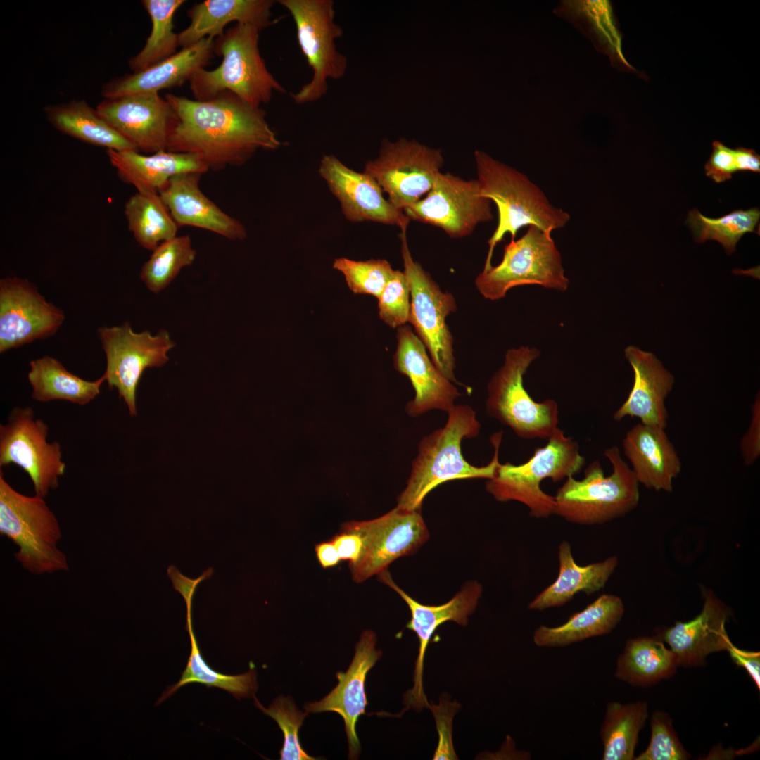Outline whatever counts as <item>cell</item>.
Returning <instances> with one entry per match:
<instances>
[{
    "label": "cell",
    "instance_id": "cell-21",
    "mask_svg": "<svg viewBox=\"0 0 760 760\" xmlns=\"http://www.w3.org/2000/svg\"><path fill=\"white\" fill-rule=\"evenodd\" d=\"M397 340L394 368L409 378L415 391L406 413L416 417L433 410L450 411L461 393L429 358L424 343L407 324L398 327Z\"/></svg>",
    "mask_w": 760,
    "mask_h": 760
},
{
    "label": "cell",
    "instance_id": "cell-22",
    "mask_svg": "<svg viewBox=\"0 0 760 760\" xmlns=\"http://www.w3.org/2000/svg\"><path fill=\"white\" fill-rule=\"evenodd\" d=\"M376 633L372 630L364 631L355 647V655L348 669L346 672L336 673V686L321 700L305 705L308 713L334 711L343 718L349 759H357L360 754L356 724L359 717L365 713L367 704V675L382 654L381 651L376 649Z\"/></svg>",
    "mask_w": 760,
    "mask_h": 760
},
{
    "label": "cell",
    "instance_id": "cell-40",
    "mask_svg": "<svg viewBox=\"0 0 760 760\" xmlns=\"http://www.w3.org/2000/svg\"><path fill=\"white\" fill-rule=\"evenodd\" d=\"M189 236H175L159 244L143 265L140 279L148 290L158 293L177 276L180 270L191 265L196 258Z\"/></svg>",
    "mask_w": 760,
    "mask_h": 760
},
{
    "label": "cell",
    "instance_id": "cell-12",
    "mask_svg": "<svg viewBox=\"0 0 760 760\" xmlns=\"http://www.w3.org/2000/svg\"><path fill=\"white\" fill-rule=\"evenodd\" d=\"M443 163L441 150L414 139H384L379 156L367 162L364 172L388 194V201L404 212L430 191Z\"/></svg>",
    "mask_w": 760,
    "mask_h": 760
},
{
    "label": "cell",
    "instance_id": "cell-51",
    "mask_svg": "<svg viewBox=\"0 0 760 760\" xmlns=\"http://www.w3.org/2000/svg\"><path fill=\"white\" fill-rule=\"evenodd\" d=\"M734 152L738 171L760 172V156L754 150L738 146Z\"/></svg>",
    "mask_w": 760,
    "mask_h": 760
},
{
    "label": "cell",
    "instance_id": "cell-47",
    "mask_svg": "<svg viewBox=\"0 0 760 760\" xmlns=\"http://www.w3.org/2000/svg\"><path fill=\"white\" fill-rule=\"evenodd\" d=\"M749 426L741 438L740 451L745 466L753 464L760 455V400L756 398L752 406Z\"/></svg>",
    "mask_w": 760,
    "mask_h": 760
},
{
    "label": "cell",
    "instance_id": "cell-11",
    "mask_svg": "<svg viewBox=\"0 0 760 760\" xmlns=\"http://www.w3.org/2000/svg\"><path fill=\"white\" fill-rule=\"evenodd\" d=\"M407 229H401V254L404 272L410 289L409 322L425 345L436 367L453 384L457 383L454 371L453 338L445 322L446 317L457 309L453 296L443 292L419 263L414 261L408 248Z\"/></svg>",
    "mask_w": 760,
    "mask_h": 760
},
{
    "label": "cell",
    "instance_id": "cell-9",
    "mask_svg": "<svg viewBox=\"0 0 760 760\" xmlns=\"http://www.w3.org/2000/svg\"><path fill=\"white\" fill-rule=\"evenodd\" d=\"M295 23L300 48L312 70V78L298 91L291 94L298 105L315 102L328 91L329 80L343 78L348 58L341 53L336 41L343 30L335 22L333 0H279Z\"/></svg>",
    "mask_w": 760,
    "mask_h": 760
},
{
    "label": "cell",
    "instance_id": "cell-37",
    "mask_svg": "<svg viewBox=\"0 0 760 760\" xmlns=\"http://www.w3.org/2000/svg\"><path fill=\"white\" fill-rule=\"evenodd\" d=\"M129 230L143 248L153 251L160 242L176 236L178 226L160 194L137 191L125 205Z\"/></svg>",
    "mask_w": 760,
    "mask_h": 760
},
{
    "label": "cell",
    "instance_id": "cell-14",
    "mask_svg": "<svg viewBox=\"0 0 760 760\" xmlns=\"http://www.w3.org/2000/svg\"><path fill=\"white\" fill-rule=\"evenodd\" d=\"M97 333L106 357L104 374L108 387L118 390L130 415L136 416V390L143 372L165 365L175 343L165 330L156 335L148 331L137 333L127 322L100 327Z\"/></svg>",
    "mask_w": 760,
    "mask_h": 760
},
{
    "label": "cell",
    "instance_id": "cell-31",
    "mask_svg": "<svg viewBox=\"0 0 760 760\" xmlns=\"http://www.w3.org/2000/svg\"><path fill=\"white\" fill-rule=\"evenodd\" d=\"M625 608L621 597L604 594L583 609L572 614L563 624L540 625L533 634L540 647H566L587 639L612 633L621 622Z\"/></svg>",
    "mask_w": 760,
    "mask_h": 760
},
{
    "label": "cell",
    "instance_id": "cell-16",
    "mask_svg": "<svg viewBox=\"0 0 760 760\" xmlns=\"http://www.w3.org/2000/svg\"><path fill=\"white\" fill-rule=\"evenodd\" d=\"M490 203L476 179L441 172L426 196L404 213L410 220L441 228L450 237L462 238L493 218Z\"/></svg>",
    "mask_w": 760,
    "mask_h": 760
},
{
    "label": "cell",
    "instance_id": "cell-33",
    "mask_svg": "<svg viewBox=\"0 0 760 760\" xmlns=\"http://www.w3.org/2000/svg\"><path fill=\"white\" fill-rule=\"evenodd\" d=\"M32 388L31 397L39 402L66 400L85 405L101 392L106 381L105 374L95 381H87L69 372L57 359L49 355L30 362L27 374Z\"/></svg>",
    "mask_w": 760,
    "mask_h": 760
},
{
    "label": "cell",
    "instance_id": "cell-2",
    "mask_svg": "<svg viewBox=\"0 0 760 760\" xmlns=\"http://www.w3.org/2000/svg\"><path fill=\"white\" fill-rule=\"evenodd\" d=\"M445 424L424 436L418 452L412 462L406 486L398 497L397 506L408 509H421L425 497L439 485L453 480L492 479L499 462V449L503 432L490 436L494 455L485 466L469 464L462 452L464 438L477 437L481 424L476 412L467 405H455L448 412Z\"/></svg>",
    "mask_w": 760,
    "mask_h": 760
},
{
    "label": "cell",
    "instance_id": "cell-7",
    "mask_svg": "<svg viewBox=\"0 0 760 760\" xmlns=\"http://www.w3.org/2000/svg\"><path fill=\"white\" fill-rule=\"evenodd\" d=\"M0 532L16 544L14 557L36 575L67 571L65 555L57 546L61 538L58 521L44 498L15 490L0 471Z\"/></svg>",
    "mask_w": 760,
    "mask_h": 760
},
{
    "label": "cell",
    "instance_id": "cell-20",
    "mask_svg": "<svg viewBox=\"0 0 760 760\" xmlns=\"http://www.w3.org/2000/svg\"><path fill=\"white\" fill-rule=\"evenodd\" d=\"M319 172L349 221H372L407 229L410 220L384 198L379 185L366 172L348 167L334 155L322 157Z\"/></svg>",
    "mask_w": 760,
    "mask_h": 760
},
{
    "label": "cell",
    "instance_id": "cell-44",
    "mask_svg": "<svg viewBox=\"0 0 760 760\" xmlns=\"http://www.w3.org/2000/svg\"><path fill=\"white\" fill-rule=\"evenodd\" d=\"M410 289L404 272L394 270L378 298L381 319L392 328H398L409 322Z\"/></svg>",
    "mask_w": 760,
    "mask_h": 760
},
{
    "label": "cell",
    "instance_id": "cell-15",
    "mask_svg": "<svg viewBox=\"0 0 760 760\" xmlns=\"http://www.w3.org/2000/svg\"><path fill=\"white\" fill-rule=\"evenodd\" d=\"M342 526L356 531L363 542L360 559L348 566L353 581L358 583L387 570L399 557L415 553L429 538L421 509L398 506L378 518Z\"/></svg>",
    "mask_w": 760,
    "mask_h": 760
},
{
    "label": "cell",
    "instance_id": "cell-52",
    "mask_svg": "<svg viewBox=\"0 0 760 760\" xmlns=\"http://www.w3.org/2000/svg\"><path fill=\"white\" fill-rule=\"evenodd\" d=\"M315 550L317 560L324 569L335 566L341 561L336 547L331 540L317 544Z\"/></svg>",
    "mask_w": 760,
    "mask_h": 760
},
{
    "label": "cell",
    "instance_id": "cell-25",
    "mask_svg": "<svg viewBox=\"0 0 760 760\" xmlns=\"http://www.w3.org/2000/svg\"><path fill=\"white\" fill-rule=\"evenodd\" d=\"M200 172H186L173 176L158 194L179 227L193 226L204 229L230 240H243L245 227L227 215L201 191Z\"/></svg>",
    "mask_w": 760,
    "mask_h": 760
},
{
    "label": "cell",
    "instance_id": "cell-34",
    "mask_svg": "<svg viewBox=\"0 0 760 760\" xmlns=\"http://www.w3.org/2000/svg\"><path fill=\"white\" fill-rule=\"evenodd\" d=\"M44 111L56 129L77 139L106 150L137 151L84 100L47 106Z\"/></svg>",
    "mask_w": 760,
    "mask_h": 760
},
{
    "label": "cell",
    "instance_id": "cell-46",
    "mask_svg": "<svg viewBox=\"0 0 760 760\" xmlns=\"http://www.w3.org/2000/svg\"><path fill=\"white\" fill-rule=\"evenodd\" d=\"M706 175L716 183L732 178L738 171L734 149L728 148L719 141L712 143V153L704 166Z\"/></svg>",
    "mask_w": 760,
    "mask_h": 760
},
{
    "label": "cell",
    "instance_id": "cell-45",
    "mask_svg": "<svg viewBox=\"0 0 760 760\" xmlns=\"http://www.w3.org/2000/svg\"><path fill=\"white\" fill-rule=\"evenodd\" d=\"M427 707L434 716L439 737L433 759H457L452 741V723L460 705L444 698L438 705L428 704Z\"/></svg>",
    "mask_w": 760,
    "mask_h": 760
},
{
    "label": "cell",
    "instance_id": "cell-48",
    "mask_svg": "<svg viewBox=\"0 0 760 760\" xmlns=\"http://www.w3.org/2000/svg\"><path fill=\"white\" fill-rule=\"evenodd\" d=\"M330 540L336 547L341 559L348 561V566L358 561L362 552L363 542L356 531L341 526L340 531Z\"/></svg>",
    "mask_w": 760,
    "mask_h": 760
},
{
    "label": "cell",
    "instance_id": "cell-4",
    "mask_svg": "<svg viewBox=\"0 0 760 760\" xmlns=\"http://www.w3.org/2000/svg\"><path fill=\"white\" fill-rule=\"evenodd\" d=\"M260 30L236 25L215 42V53L222 57L215 69L198 70L189 80L195 100L207 101L229 91L255 108L267 104L274 93L284 87L267 69L259 48Z\"/></svg>",
    "mask_w": 760,
    "mask_h": 760
},
{
    "label": "cell",
    "instance_id": "cell-39",
    "mask_svg": "<svg viewBox=\"0 0 760 760\" xmlns=\"http://www.w3.org/2000/svg\"><path fill=\"white\" fill-rule=\"evenodd\" d=\"M760 212L758 208L736 210L718 218L704 216L697 209L688 214L686 223L690 227L697 242L707 240L719 242L728 254L735 251V246L747 232H757Z\"/></svg>",
    "mask_w": 760,
    "mask_h": 760
},
{
    "label": "cell",
    "instance_id": "cell-29",
    "mask_svg": "<svg viewBox=\"0 0 760 760\" xmlns=\"http://www.w3.org/2000/svg\"><path fill=\"white\" fill-rule=\"evenodd\" d=\"M111 165L120 179L137 191L159 192L171 177L186 172H207L209 170L196 155L160 151L143 155L134 150H106Z\"/></svg>",
    "mask_w": 760,
    "mask_h": 760
},
{
    "label": "cell",
    "instance_id": "cell-36",
    "mask_svg": "<svg viewBox=\"0 0 760 760\" xmlns=\"http://www.w3.org/2000/svg\"><path fill=\"white\" fill-rule=\"evenodd\" d=\"M186 629L191 642V652L187 664L179 681L163 693L157 704L165 701L181 687L191 683L222 689L237 699L255 695L258 686L257 673L252 662L250 663L249 670L244 673L226 675L213 670L203 659L192 628L191 604L186 606Z\"/></svg>",
    "mask_w": 760,
    "mask_h": 760
},
{
    "label": "cell",
    "instance_id": "cell-10",
    "mask_svg": "<svg viewBox=\"0 0 760 760\" xmlns=\"http://www.w3.org/2000/svg\"><path fill=\"white\" fill-rule=\"evenodd\" d=\"M569 284L562 264L561 255L551 234L529 226L517 240L505 246L502 261L477 276L475 284L486 299L503 298L512 288L540 285L564 291Z\"/></svg>",
    "mask_w": 760,
    "mask_h": 760
},
{
    "label": "cell",
    "instance_id": "cell-24",
    "mask_svg": "<svg viewBox=\"0 0 760 760\" xmlns=\"http://www.w3.org/2000/svg\"><path fill=\"white\" fill-rule=\"evenodd\" d=\"M625 355L633 368L634 382L614 419L637 417L642 424L665 429L669 419L665 400L674 384L673 375L652 353L631 346L625 349Z\"/></svg>",
    "mask_w": 760,
    "mask_h": 760
},
{
    "label": "cell",
    "instance_id": "cell-41",
    "mask_svg": "<svg viewBox=\"0 0 760 760\" xmlns=\"http://www.w3.org/2000/svg\"><path fill=\"white\" fill-rule=\"evenodd\" d=\"M254 704L265 714L273 718L284 734V745L280 750L281 760H314L302 748L298 731L309 713L301 711L291 697L279 696L267 707H263L253 696Z\"/></svg>",
    "mask_w": 760,
    "mask_h": 760
},
{
    "label": "cell",
    "instance_id": "cell-32",
    "mask_svg": "<svg viewBox=\"0 0 760 760\" xmlns=\"http://www.w3.org/2000/svg\"><path fill=\"white\" fill-rule=\"evenodd\" d=\"M678 666L676 654L658 635L640 636L626 640L614 676L631 686L646 688L671 678Z\"/></svg>",
    "mask_w": 760,
    "mask_h": 760
},
{
    "label": "cell",
    "instance_id": "cell-18",
    "mask_svg": "<svg viewBox=\"0 0 760 760\" xmlns=\"http://www.w3.org/2000/svg\"><path fill=\"white\" fill-rule=\"evenodd\" d=\"M96 110L137 151L149 154L167 151L179 122L173 108L158 93L104 98Z\"/></svg>",
    "mask_w": 760,
    "mask_h": 760
},
{
    "label": "cell",
    "instance_id": "cell-13",
    "mask_svg": "<svg viewBox=\"0 0 760 760\" xmlns=\"http://www.w3.org/2000/svg\"><path fill=\"white\" fill-rule=\"evenodd\" d=\"M49 429L43 420L35 419L30 407H15L6 423L0 425V467L14 464L22 468L35 495L44 498L58 487L66 468L60 443L47 441Z\"/></svg>",
    "mask_w": 760,
    "mask_h": 760
},
{
    "label": "cell",
    "instance_id": "cell-19",
    "mask_svg": "<svg viewBox=\"0 0 760 760\" xmlns=\"http://www.w3.org/2000/svg\"><path fill=\"white\" fill-rule=\"evenodd\" d=\"M379 580L395 590L405 602L411 614L407 628L415 633L419 640L412 688L406 696L407 706L414 709L427 707L424 692L423 673L425 653L432 635L443 623L453 621L462 626L468 623L469 616L476 610L483 593L476 581L464 583L461 589L447 602L440 605L419 603L401 589L393 580L388 569L377 575Z\"/></svg>",
    "mask_w": 760,
    "mask_h": 760
},
{
    "label": "cell",
    "instance_id": "cell-26",
    "mask_svg": "<svg viewBox=\"0 0 760 760\" xmlns=\"http://www.w3.org/2000/svg\"><path fill=\"white\" fill-rule=\"evenodd\" d=\"M215 53L214 39L208 37L138 72L114 78L101 89L103 98L139 93H158L180 87L204 68Z\"/></svg>",
    "mask_w": 760,
    "mask_h": 760
},
{
    "label": "cell",
    "instance_id": "cell-35",
    "mask_svg": "<svg viewBox=\"0 0 760 760\" xmlns=\"http://www.w3.org/2000/svg\"><path fill=\"white\" fill-rule=\"evenodd\" d=\"M648 718L645 701L608 702L599 732L603 746L602 759L634 760L639 734Z\"/></svg>",
    "mask_w": 760,
    "mask_h": 760
},
{
    "label": "cell",
    "instance_id": "cell-5",
    "mask_svg": "<svg viewBox=\"0 0 760 760\" xmlns=\"http://www.w3.org/2000/svg\"><path fill=\"white\" fill-rule=\"evenodd\" d=\"M604 455L612 473L605 476L600 461L595 460L585 469L583 479H566L554 496L555 515L572 524L595 526L622 517L637 507L639 483L619 448L612 446Z\"/></svg>",
    "mask_w": 760,
    "mask_h": 760
},
{
    "label": "cell",
    "instance_id": "cell-23",
    "mask_svg": "<svg viewBox=\"0 0 760 760\" xmlns=\"http://www.w3.org/2000/svg\"><path fill=\"white\" fill-rule=\"evenodd\" d=\"M701 612L688 621H676L658 636L676 654L679 666H702L714 652L726 651L730 641L726 623L730 610L711 590L704 593Z\"/></svg>",
    "mask_w": 760,
    "mask_h": 760
},
{
    "label": "cell",
    "instance_id": "cell-28",
    "mask_svg": "<svg viewBox=\"0 0 760 760\" xmlns=\"http://www.w3.org/2000/svg\"><path fill=\"white\" fill-rule=\"evenodd\" d=\"M274 3L272 0H205L196 4L187 13L189 25L177 34L178 44L186 48L205 38H218L232 22L262 30L274 23L272 20Z\"/></svg>",
    "mask_w": 760,
    "mask_h": 760
},
{
    "label": "cell",
    "instance_id": "cell-3",
    "mask_svg": "<svg viewBox=\"0 0 760 760\" xmlns=\"http://www.w3.org/2000/svg\"><path fill=\"white\" fill-rule=\"evenodd\" d=\"M477 179L483 195L498 208L497 227L489 239L483 270L491 265L493 251L505 234L514 240L517 232L526 226H536L551 234L564 227L569 214L551 205L543 191L524 173L486 153L474 152Z\"/></svg>",
    "mask_w": 760,
    "mask_h": 760
},
{
    "label": "cell",
    "instance_id": "cell-38",
    "mask_svg": "<svg viewBox=\"0 0 760 760\" xmlns=\"http://www.w3.org/2000/svg\"><path fill=\"white\" fill-rule=\"evenodd\" d=\"M183 0H144L152 28L143 49L129 60L133 72L142 71L176 53L178 35L174 32L175 12Z\"/></svg>",
    "mask_w": 760,
    "mask_h": 760
},
{
    "label": "cell",
    "instance_id": "cell-1",
    "mask_svg": "<svg viewBox=\"0 0 760 760\" xmlns=\"http://www.w3.org/2000/svg\"><path fill=\"white\" fill-rule=\"evenodd\" d=\"M165 99L179 120L167 151L194 154L208 170L243 165L257 151L281 145L265 110L229 91L207 101L170 94Z\"/></svg>",
    "mask_w": 760,
    "mask_h": 760
},
{
    "label": "cell",
    "instance_id": "cell-8",
    "mask_svg": "<svg viewBox=\"0 0 760 760\" xmlns=\"http://www.w3.org/2000/svg\"><path fill=\"white\" fill-rule=\"evenodd\" d=\"M539 355L537 349L528 346L508 350L488 383L486 409L518 437L547 441L560 429L558 405L552 399L535 401L524 386V376Z\"/></svg>",
    "mask_w": 760,
    "mask_h": 760
},
{
    "label": "cell",
    "instance_id": "cell-30",
    "mask_svg": "<svg viewBox=\"0 0 760 760\" xmlns=\"http://www.w3.org/2000/svg\"><path fill=\"white\" fill-rule=\"evenodd\" d=\"M559 572L555 581L528 604L533 611H544L566 604L580 593L588 595L604 588L618 565L612 556L601 562L581 566L575 561L571 546L566 540L558 547Z\"/></svg>",
    "mask_w": 760,
    "mask_h": 760
},
{
    "label": "cell",
    "instance_id": "cell-43",
    "mask_svg": "<svg viewBox=\"0 0 760 760\" xmlns=\"http://www.w3.org/2000/svg\"><path fill=\"white\" fill-rule=\"evenodd\" d=\"M651 737L649 744L634 760H688L691 755L685 749L673 726L670 715L654 711L650 716Z\"/></svg>",
    "mask_w": 760,
    "mask_h": 760
},
{
    "label": "cell",
    "instance_id": "cell-50",
    "mask_svg": "<svg viewBox=\"0 0 760 760\" xmlns=\"http://www.w3.org/2000/svg\"><path fill=\"white\" fill-rule=\"evenodd\" d=\"M213 572V569L210 568L197 579L192 580L181 574L173 566H169L167 569V574L173 583L175 589L183 596L186 604L192 603L197 585L203 580L209 578Z\"/></svg>",
    "mask_w": 760,
    "mask_h": 760
},
{
    "label": "cell",
    "instance_id": "cell-27",
    "mask_svg": "<svg viewBox=\"0 0 760 760\" xmlns=\"http://www.w3.org/2000/svg\"><path fill=\"white\" fill-rule=\"evenodd\" d=\"M623 448L639 483L657 491H672L681 462L664 429L640 422L626 433Z\"/></svg>",
    "mask_w": 760,
    "mask_h": 760
},
{
    "label": "cell",
    "instance_id": "cell-49",
    "mask_svg": "<svg viewBox=\"0 0 760 760\" xmlns=\"http://www.w3.org/2000/svg\"><path fill=\"white\" fill-rule=\"evenodd\" d=\"M726 651L729 654L733 661L745 669L753 680L758 690H760V653L759 652L744 650L729 642Z\"/></svg>",
    "mask_w": 760,
    "mask_h": 760
},
{
    "label": "cell",
    "instance_id": "cell-6",
    "mask_svg": "<svg viewBox=\"0 0 760 760\" xmlns=\"http://www.w3.org/2000/svg\"><path fill=\"white\" fill-rule=\"evenodd\" d=\"M585 463L578 443L559 429L524 463H499L494 476L487 480L486 490L497 501L521 502L531 517L547 519L555 515L556 503L554 496L542 490V481L550 479L557 483L574 476Z\"/></svg>",
    "mask_w": 760,
    "mask_h": 760
},
{
    "label": "cell",
    "instance_id": "cell-17",
    "mask_svg": "<svg viewBox=\"0 0 760 760\" xmlns=\"http://www.w3.org/2000/svg\"><path fill=\"white\" fill-rule=\"evenodd\" d=\"M64 312L46 300L27 279L0 280V353L53 336L65 320Z\"/></svg>",
    "mask_w": 760,
    "mask_h": 760
},
{
    "label": "cell",
    "instance_id": "cell-42",
    "mask_svg": "<svg viewBox=\"0 0 760 760\" xmlns=\"http://www.w3.org/2000/svg\"><path fill=\"white\" fill-rule=\"evenodd\" d=\"M333 267L344 275L348 288L354 293L372 295L377 299L394 271L384 259L356 261L340 258L335 259Z\"/></svg>",
    "mask_w": 760,
    "mask_h": 760
}]
</instances>
